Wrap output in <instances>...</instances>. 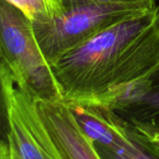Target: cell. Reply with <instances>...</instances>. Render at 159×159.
<instances>
[{
  "label": "cell",
  "instance_id": "cell-1",
  "mask_svg": "<svg viewBox=\"0 0 159 159\" xmlns=\"http://www.w3.org/2000/svg\"><path fill=\"white\" fill-rule=\"evenodd\" d=\"M64 102L109 104L159 65V9L124 20L51 63Z\"/></svg>",
  "mask_w": 159,
  "mask_h": 159
},
{
  "label": "cell",
  "instance_id": "cell-2",
  "mask_svg": "<svg viewBox=\"0 0 159 159\" xmlns=\"http://www.w3.org/2000/svg\"><path fill=\"white\" fill-rule=\"evenodd\" d=\"M1 159H61L38 107V98L1 62Z\"/></svg>",
  "mask_w": 159,
  "mask_h": 159
},
{
  "label": "cell",
  "instance_id": "cell-3",
  "mask_svg": "<svg viewBox=\"0 0 159 159\" xmlns=\"http://www.w3.org/2000/svg\"><path fill=\"white\" fill-rule=\"evenodd\" d=\"M1 62L23 81L38 99L62 100L51 64L43 53L32 21L6 0L0 6Z\"/></svg>",
  "mask_w": 159,
  "mask_h": 159
},
{
  "label": "cell",
  "instance_id": "cell-4",
  "mask_svg": "<svg viewBox=\"0 0 159 159\" xmlns=\"http://www.w3.org/2000/svg\"><path fill=\"white\" fill-rule=\"evenodd\" d=\"M148 8L119 4H85L65 7L48 22H32L35 38L51 63L102 32L146 12Z\"/></svg>",
  "mask_w": 159,
  "mask_h": 159
},
{
  "label": "cell",
  "instance_id": "cell-5",
  "mask_svg": "<svg viewBox=\"0 0 159 159\" xmlns=\"http://www.w3.org/2000/svg\"><path fill=\"white\" fill-rule=\"evenodd\" d=\"M87 135L103 157L159 158L153 145L137 136L128 124L106 103L65 102Z\"/></svg>",
  "mask_w": 159,
  "mask_h": 159
},
{
  "label": "cell",
  "instance_id": "cell-6",
  "mask_svg": "<svg viewBox=\"0 0 159 159\" xmlns=\"http://www.w3.org/2000/svg\"><path fill=\"white\" fill-rule=\"evenodd\" d=\"M109 105L142 140L159 133V65L129 85Z\"/></svg>",
  "mask_w": 159,
  "mask_h": 159
},
{
  "label": "cell",
  "instance_id": "cell-7",
  "mask_svg": "<svg viewBox=\"0 0 159 159\" xmlns=\"http://www.w3.org/2000/svg\"><path fill=\"white\" fill-rule=\"evenodd\" d=\"M37 102L47 130L61 159L102 158L95 142L83 130L63 100L38 99Z\"/></svg>",
  "mask_w": 159,
  "mask_h": 159
},
{
  "label": "cell",
  "instance_id": "cell-8",
  "mask_svg": "<svg viewBox=\"0 0 159 159\" xmlns=\"http://www.w3.org/2000/svg\"><path fill=\"white\" fill-rule=\"evenodd\" d=\"M20 9L32 22H48L65 11L63 0H6Z\"/></svg>",
  "mask_w": 159,
  "mask_h": 159
},
{
  "label": "cell",
  "instance_id": "cell-9",
  "mask_svg": "<svg viewBox=\"0 0 159 159\" xmlns=\"http://www.w3.org/2000/svg\"><path fill=\"white\" fill-rule=\"evenodd\" d=\"M65 7L75 6V5H85V4H119V5H130L138 6L148 9L155 8L156 0H63Z\"/></svg>",
  "mask_w": 159,
  "mask_h": 159
},
{
  "label": "cell",
  "instance_id": "cell-10",
  "mask_svg": "<svg viewBox=\"0 0 159 159\" xmlns=\"http://www.w3.org/2000/svg\"><path fill=\"white\" fill-rule=\"evenodd\" d=\"M149 143H151L153 145V147L157 151V153L159 154V133L155 135L150 141H149Z\"/></svg>",
  "mask_w": 159,
  "mask_h": 159
},
{
  "label": "cell",
  "instance_id": "cell-11",
  "mask_svg": "<svg viewBox=\"0 0 159 159\" xmlns=\"http://www.w3.org/2000/svg\"><path fill=\"white\" fill-rule=\"evenodd\" d=\"M158 9H159V6H158Z\"/></svg>",
  "mask_w": 159,
  "mask_h": 159
}]
</instances>
